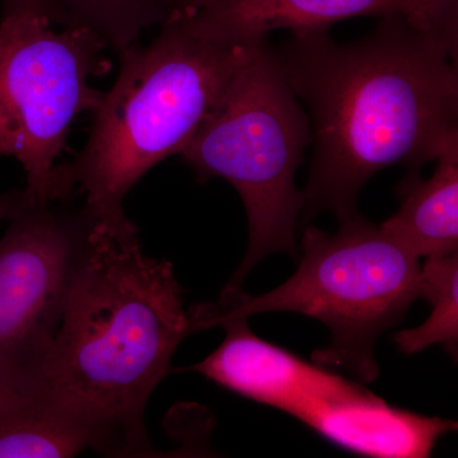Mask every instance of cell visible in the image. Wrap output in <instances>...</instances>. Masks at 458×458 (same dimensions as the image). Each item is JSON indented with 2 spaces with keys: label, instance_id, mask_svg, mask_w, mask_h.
I'll return each instance as SVG.
<instances>
[{
  "label": "cell",
  "instance_id": "cell-13",
  "mask_svg": "<svg viewBox=\"0 0 458 458\" xmlns=\"http://www.w3.org/2000/svg\"><path fill=\"white\" fill-rule=\"evenodd\" d=\"M186 0H50L54 25L80 27L116 55L140 44L144 30L164 26Z\"/></svg>",
  "mask_w": 458,
  "mask_h": 458
},
{
  "label": "cell",
  "instance_id": "cell-1",
  "mask_svg": "<svg viewBox=\"0 0 458 458\" xmlns=\"http://www.w3.org/2000/svg\"><path fill=\"white\" fill-rule=\"evenodd\" d=\"M276 54L312 123L304 222L354 218L376 174L394 165L419 174L458 140V33L390 16L358 41L293 33Z\"/></svg>",
  "mask_w": 458,
  "mask_h": 458
},
{
  "label": "cell",
  "instance_id": "cell-10",
  "mask_svg": "<svg viewBox=\"0 0 458 458\" xmlns=\"http://www.w3.org/2000/svg\"><path fill=\"white\" fill-rule=\"evenodd\" d=\"M309 428L352 454L426 458L445 434L457 429V423L394 408L369 391L327 409Z\"/></svg>",
  "mask_w": 458,
  "mask_h": 458
},
{
  "label": "cell",
  "instance_id": "cell-12",
  "mask_svg": "<svg viewBox=\"0 0 458 458\" xmlns=\"http://www.w3.org/2000/svg\"><path fill=\"white\" fill-rule=\"evenodd\" d=\"M86 450L87 433L47 396L0 393V458H66Z\"/></svg>",
  "mask_w": 458,
  "mask_h": 458
},
{
  "label": "cell",
  "instance_id": "cell-6",
  "mask_svg": "<svg viewBox=\"0 0 458 458\" xmlns=\"http://www.w3.org/2000/svg\"><path fill=\"white\" fill-rule=\"evenodd\" d=\"M104 42L80 27L56 31L33 12L0 20V155L26 172L27 198L71 197L55 165L74 120L98 108L90 80L111 69Z\"/></svg>",
  "mask_w": 458,
  "mask_h": 458
},
{
  "label": "cell",
  "instance_id": "cell-9",
  "mask_svg": "<svg viewBox=\"0 0 458 458\" xmlns=\"http://www.w3.org/2000/svg\"><path fill=\"white\" fill-rule=\"evenodd\" d=\"M179 16L223 45H255L276 30L328 31L355 17L408 16L458 33V0H186Z\"/></svg>",
  "mask_w": 458,
  "mask_h": 458
},
{
  "label": "cell",
  "instance_id": "cell-11",
  "mask_svg": "<svg viewBox=\"0 0 458 458\" xmlns=\"http://www.w3.org/2000/svg\"><path fill=\"white\" fill-rule=\"evenodd\" d=\"M436 161L429 179L409 174L401 182L399 210L379 225L418 259L458 252V140Z\"/></svg>",
  "mask_w": 458,
  "mask_h": 458
},
{
  "label": "cell",
  "instance_id": "cell-8",
  "mask_svg": "<svg viewBox=\"0 0 458 458\" xmlns=\"http://www.w3.org/2000/svg\"><path fill=\"white\" fill-rule=\"evenodd\" d=\"M249 318L222 322L225 337L197 372L231 393L286 412L303 424L328 408L367 393L357 382L328 372L252 333Z\"/></svg>",
  "mask_w": 458,
  "mask_h": 458
},
{
  "label": "cell",
  "instance_id": "cell-7",
  "mask_svg": "<svg viewBox=\"0 0 458 458\" xmlns=\"http://www.w3.org/2000/svg\"><path fill=\"white\" fill-rule=\"evenodd\" d=\"M73 197L27 198L0 238V391L38 393L66 298L98 222Z\"/></svg>",
  "mask_w": 458,
  "mask_h": 458
},
{
  "label": "cell",
  "instance_id": "cell-2",
  "mask_svg": "<svg viewBox=\"0 0 458 458\" xmlns=\"http://www.w3.org/2000/svg\"><path fill=\"white\" fill-rule=\"evenodd\" d=\"M198 333L170 261L144 254L138 233L96 227L75 273L38 394L107 457H150L148 401L172 357Z\"/></svg>",
  "mask_w": 458,
  "mask_h": 458
},
{
  "label": "cell",
  "instance_id": "cell-5",
  "mask_svg": "<svg viewBox=\"0 0 458 458\" xmlns=\"http://www.w3.org/2000/svg\"><path fill=\"white\" fill-rule=\"evenodd\" d=\"M311 144L309 114L264 38L180 153L198 180L228 181L245 205L249 247L223 291L242 289L267 256L297 254L295 231L304 201L295 174Z\"/></svg>",
  "mask_w": 458,
  "mask_h": 458
},
{
  "label": "cell",
  "instance_id": "cell-15",
  "mask_svg": "<svg viewBox=\"0 0 458 458\" xmlns=\"http://www.w3.org/2000/svg\"><path fill=\"white\" fill-rule=\"evenodd\" d=\"M0 2H2V13L33 12L49 18L53 22L50 0H0Z\"/></svg>",
  "mask_w": 458,
  "mask_h": 458
},
{
  "label": "cell",
  "instance_id": "cell-4",
  "mask_svg": "<svg viewBox=\"0 0 458 458\" xmlns=\"http://www.w3.org/2000/svg\"><path fill=\"white\" fill-rule=\"evenodd\" d=\"M301 249L298 270L274 291H223L216 302L197 304L199 331L259 313H301L331 333L328 346L313 352L315 363L375 381L377 340L420 298V260L360 214L336 233L309 225Z\"/></svg>",
  "mask_w": 458,
  "mask_h": 458
},
{
  "label": "cell",
  "instance_id": "cell-3",
  "mask_svg": "<svg viewBox=\"0 0 458 458\" xmlns=\"http://www.w3.org/2000/svg\"><path fill=\"white\" fill-rule=\"evenodd\" d=\"M159 29L147 47L117 55L119 75L92 113L89 140L64 165L69 186L110 233H138L123 210L126 195L159 162L180 155L259 44H218L179 14Z\"/></svg>",
  "mask_w": 458,
  "mask_h": 458
},
{
  "label": "cell",
  "instance_id": "cell-16",
  "mask_svg": "<svg viewBox=\"0 0 458 458\" xmlns=\"http://www.w3.org/2000/svg\"><path fill=\"white\" fill-rule=\"evenodd\" d=\"M23 200V190H11L0 194V222L8 221Z\"/></svg>",
  "mask_w": 458,
  "mask_h": 458
},
{
  "label": "cell",
  "instance_id": "cell-14",
  "mask_svg": "<svg viewBox=\"0 0 458 458\" xmlns=\"http://www.w3.org/2000/svg\"><path fill=\"white\" fill-rule=\"evenodd\" d=\"M420 298L432 306L423 325L394 334L399 352L418 354L441 344L456 358L458 345V252L427 258L421 265Z\"/></svg>",
  "mask_w": 458,
  "mask_h": 458
}]
</instances>
